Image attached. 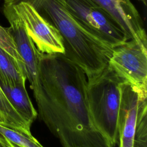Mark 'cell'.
<instances>
[{
	"label": "cell",
	"instance_id": "1",
	"mask_svg": "<svg viewBox=\"0 0 147 147\" xmlns=\"http://www.w3.org/2000/svg\"><path fill=\"white\" fill-rule=\"evenodd\" d=\"M86 86L83 71L64 54L40 52L32 90L40 118L62 147H113L94 123Z\"/></svg>",
	"mask_w": 147,
	"mask_h": 147
},
{
	"label": "cell",
	"instance_id": "2",
	"mask_svg": "<svg viewBox=\"0 0 147 147\" xmlns=\"http://www.w3.org/2000/svg\"><path fill=\"white\" fill-rule=\"evenodd\" d=\"M24 2L32 6L60 34L64 55L79 66L88 79L107 65L114 48L86 30L60 0H5L3 6Z\"/></svg>",
	"mask_w": 147,
	"mask_h": 147
},
{
	"label": "cell",
	"instance_id": "3",
	"mask_svg": "<svg viewBox=\"0 0 147 147\" xmlns=\"http://www.w3.org/2000/svg\"><path fill=\"white\" fill-rule=\"evenodd\" d=\"M125 82L108 64L101 72L87 80V97L92 121L113 147L118 142L121 86Z\"/></svg>",
	"mask_w": 147,
	"mask_h": 147
},
{
	"label": "cell",
	"instance_id": "4",
	"mask_svg": "<svg viewBox=\"0 0 147 147\" xmlns=\"http://www.w3.org/2000/svg\"><path fill=\"white\" fill-rule=\"evenodd\" d=\"M60 1L86 30L113 48L129 40L119 24L91 0Z\"/></svg>",
	"mask_w": 147,
	"mask_h": 147
},
{
	"label": "cell",
	"instance_id": "5",
	"mask_svg": "<svg viewBox=\"0 0 147 147\" xmlns=\"http://www.w3.org/2000/svg\"><path fill=\"white\" fill-rule=\"evenodd\" d=\"M108 65L138 92L147 98V46L130 40L114 48Z\"/></svg>",
	"mask_w": 147,
	"mask_h": 147
},
{
	"label": "cell",
	"instance_id": "6",
	"mask_svg": "<svg viewBox=\"0 0 147 147\" xmlns=\"http://www.w3.org/2000/svg\"><path fill=\"white\" fill-rule=\"evenodd\" d=\"M13 7L39 52L45 54L64 53L63 38L59 31L32 6L21 2Z\"/></svg>",
	"mask_w": 147,
	"mask_h": 147
},
{
	"label": "cell",
	"instance_id": "7",
	"mask_svg": "<svg viewBox=\"0 0 147 147\" xmlns=\"http://www.w3.org/2000/svg\"><path fill=\"white\" fill-rule=\"evenodd\" d=\"M3 13L10 24L8 30L13 38L17 50L21 57L30 87L33 90L37 84L40 52L28 34L22 20L13 6H3Z\"/></svg>",
	"mask_w": 147,
	"mask_h": 147
},
{
	"label": "cell",
	"instance_id": "8",
	"mask_svg": "<svg viewBox=\"0 0 147 147\" xmlns=\"http://www.w3.org/2000/svg\"><path fill=\"white\" fill-rule=\"evenodd\" d=\"M109 14L121 26L128 40L147 46L146 34L139 12L130 0H91ZM145 5L146 0H138Z\"/></svg>",
	"mask_w": 147,
	"mask_h": 147
},
{
	"label": "cell",
	"instance_id": "9",
	"mask_svg": "<svg viewBox=\"0 0 147 147\" xmlns=\"http://www.w3.org/2000/svg\"><path fill=\"white\" fill-rule=\"evenodd\" d=\"M139 95L127 82L121 86V100L118 121L119 147H133Z\"/></svg>",
	"mask_w": 147,
	"mask_h": 147
},
{
	"label": "cell",
	"instance_id": "10",
	"mask_svg": "<svg viewBox=\"0 0 147 147\" xmlns=\"http://www.w3.org/2000/svg\"><path fill=\"white\" fill-rule=\"evenodd\" d=\"M0 87L14 110L31 125L38 114L27 92L25 82L15 83L0 78Z\"/></svg>",
	"mask_w": 147,
	"mask_h": 147
},
{
	"label": "cell",
	"instance_id": "11",
	"mask_svg": "<svg viewBox=\"0 0 147 147\" xmlns=\"http://www.w3.org/2000/svg\"><path fill=\"white\" fill-rule=\"evenodd\" d=\"M0 125L31 134L30 126L14 110L0 87Z\"/></svg>",
	"mask_w": 147,
	"mask_h": 147
},
{
	"label": "cell",
	"instance_id": "12",
	"mask_svg": "<svg viewBox=\"0 0 147 147\" xmlns=\"http://www.w3.org/2000/svg\"><path fill=\"white\" fill-rule=\"evenodd\" d=\"M0 78L15 82H25V69L7 52L0 47Z\"/></svg>",
	"mask_w": 147,
	"mask_h": 147
},
{
	"label": "cell",
	"instance_id": "13",
	"mask_svg": "<svg viewBox=\"0 0 147 147\" xmlns=\"http://www.w3.org/2000/svg\"><path fill=\"white\" fill-rule=\"evenodd\" d=\"M147 98L139 99L133 147H147Z\"/></svg>",
	"mask_w": 147,
	"mask_h": 147
},
{
	"label": "cell",
	"instance_id": "14",
	"mask_svg": "<svg viewBox=\"0 0 147 147\" xmlns=\"http://www.w3.org/2000/svg\"><path fill=\"white\" fill-rule=\"evenodd\" d=\"M0 135L21 147H43L31 134L0 125Z\"/></svg>",
	"mask_w": 147,
	"mask_h": 147
},
{
	"label": "cell",
	"instance_id": "15",
	"mask_svg": "<svg viewBox=\"0 0 147 147\" xmlns=\"http://www.w3.org/2000/svg\"><path fill=\"white\" fill-rule=\"evenodd\" d=\"M0 47L4 49L6 52H7L13 58H14L19 63V64L25 69L23 61L20 57L19 53H18L14 41L8 30V28H4L1 25Z\"/></svg>",
	"mask_w": 147,
	"mask_h": 147
},
{
	"label": "cell",
	"instance_id": "16",
	"mask_svg": "<svg viewBox=\"0 0 147 147\" xmlns=\"http://www.w3.org/2000/svg\"><path fill=\"white\" fill-rule=\"evenodd\" d=\"M0 147H11L9 141L1 135L0 136Z\"/></svg>",
	"mask_w": 147,
	"mask_h": 147
},
{
	"label": "cell",
	"instance_id": "17",
	"mask_svg": "<svg viewBox=\"0 0 147 147\" xmlns=\"http://www.w3.org/2000/svg\"><path fill=\"white\" fill-rule=\"evenodd\" d=\"M8 141H9V140H8ZM9 143H10V145H11V147H21V146H18V145H16V144H14L11 142L9 141Z\"/></svg>",
	"mask_w": 147,
	"mask_h": 147
}]
</instances>
